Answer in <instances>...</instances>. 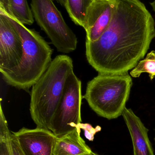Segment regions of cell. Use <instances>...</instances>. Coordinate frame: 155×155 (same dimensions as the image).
<instances>
[{"mask_svg":"<svg viewBox=\"0 0 155 155\" xmlns=\"http://www.w3.org/2000/svg\"><path fill=\"white\" fill-rule=\"evenodd\" d=\"M91 155H98V154L96 153H94V152H93V153H92V154Z\"/></svg>","mask_w":155,"mask_h":155,"instance_id":"20","label":"cell"},{"mask_svg":"<svg viewBox=\"0 0 155 155\" xmlns=\"http://www.w3.org/2000/svg\"><path fill=\"white\" fill-rule=\"evenodd\" d=\"M57 2L59 3L61 5L66 7L67 4V0H55Z\"/></svg>","mask_w":155,"mask_h":155,"instance_id":"18","label":"cell"},{"mask_svg":"<svg viewBox=\"0 0 155 155\" xmlns=\"http://www.w3.org/2000/svg\"><path fill=\"white\" fill-rule=\"evenodd\" d=\"M82 82L73 71L66 79L60 103L52 118L50 130L56 137L73 131L82 123Z\"/></svg>","mask_w":155,"mask_h":155,"instance_id":"6","label":"cell"},{"mask_svg":"<svg viewBox=\"0 0 155 155\" xmlns=\"http://www.w3.org/2000/svg\"><path fill=\"white\" fill-rule=\"evenodd\" d=\"M31 7L34 20L58 51L68 54L76 50L77 37L52 0H32Z\"/></svg>","mask_w":155,"mask_h":155,"instance_id":"5","label":"cell"},{"mask_svg":"<svg viewBox=\"0 0 155 155\" xmlns=\"http://www.w3.org/2000/svg\"><path fill=\"white\" fill-rule=\"evenodd\" d=\"M0 10L6 12L21 23L32 25L34 18L27 0H0Z\"/></svg>","mask_w":155,"mask_h":155,"instance_id":"12","label":"cell"},{"mask_svg":"<svg viewBox=\"0 0 155 155\" xmlns=\"http://www.w3.org/2000/svg\"><path fill=\"white\" fill-rule=\"evenodd\" d=\"M19 33L23 43L22 61L16 67L2 77L9 85L29 89L39 80L50 66L53 51L49 44L34 29L27 28L15 18L0 10Z\"/></svg>","mask_w":155,"mask_h":155,"instance_id":"2","label":"cell"},{"mask_svg":"<svg viewBox=\"0 0 155 155\" xmlns=\"http://www.w3.org/2000/svg\"><path fill=\"white\" fill-rule=\"evenodd\" d=\"M93 152L81 136L77 127L70 133L56 137L52 155H91Z\"/></svg>","mask_w":155,"mask_h":155,"instance_id":"11","label":"cell"},{"mask_svg":"<svg viewBox=\"0 0 155 155\" xmlns=\"http://www.w3.org/2000/svg\"><path fill=\"white\" fill-rule=\"evenodd\" d=\"M116 0H93L86 12L84 29L86 41L94 42L99 39L111 22Z\"/></svg>","mask_w":155,"mask_h":155,"instance_id":"8","label":"cell"},{"mask_svg":"<svg viewBox=\"0 0 155 155\" xmlns=\"http://www.w3.org/2000/svg\"><path fill=\"white\" fill-rule=\"evenodd\" d=\"M155 38V22L139 0H116L111 22L95 41H86V56L98 73H128L144 58Z\"/></svg>","mask_w":155,"mask_h":155,"instance_id":"1","label":"cell"},{"mask_svg":"<svg viewBox=\"0 0 155 155\" xmlns=\"http://www.w3.org/2000/svg\"><path fill=\"white\" fill-rule=\"evenodd\" d=\"M154 140H155V138H154Z\"/></svg>","mask_w":155,"mask_h":155,"instance_id":"21","label":"cell"},{"mask_svg":"<svg viewBox=\"0 0 155 155\" xmlns=\"http://www.w3.org/2000/svg\"><path fill=\"white\" fill-rule=\"evenodd\" d=\"M150 5L153 8V11H154L155 13V0H154L152 2L150 3Z\"/></svg>","mask_w":155,"mask_h":155,"instance_id":"19","label":"cell"},{"mask_svg":"<svg viewBox=\"0 0 155 155\" xmlns=\"http://www.w3.org/2000/svg\"><path fill=\"white\" fill-rule=\"evenodd\" d=\"M11 155H25L22 150L19 142L12 132Z\"/></svg>","mask_w":155,"mask_h":155,"instance_id":"17","label":"cell"},{"mask_svg":"<svg viewBox=\"0 0 155 155\" xmlns=\"http://www.w3.org/2000/svg\"><path fill=\"white\" fill-rule=\"evenodd\" d=\"M143 73H147L151 80L155 78V51H151L146 57L141 60L137 65L130 72L132 77L139 78Z\"/></svg>","mask_w":155,"mask_h":155,"instance_id":"15","label":"cell"},{"mask_svg":"<svg viewBox=\"0 0 155 155\" xmlns=\"http://www.w3.org/2000/svg\"><path fill=\"white\" fill-rule=\"evenodd\" d=\"M133 85L128 73H98L87 83L83 98L99 116L108 120L116 119L126 107Z\"/></svg>","mask_w":155,"mask_h":155,"instance_id":"4","label":"cell"},{"mask_svg":"<svg viewBox=\"0 0 155 155\" xmlns=\"http://www.w3.org/2000/svg\"><path fill=\"white\" fill-rule=\"evenodd\" d=\"M131 136L134 155H155L148 137L149 130L131 108L126 107L122 114Z\"/></svg>","mask_w":155,"mask_h":155,"instance_id":"10","label":"cell"},{"mask_svg":"<svg viewBox=\"0 0 155 155\" xmlns=\"http://www.w3.org/2000/svg\"><path fill=\"white\" fill-rule=\"evenodd\" d=\"M23 43L20 35L8 18L0 13V72L11 71L21 62Z\"/></svg>","mask_w":155,"mask_h":155,"instance_id":"7","label":"cell"},{"mask_svg":"<svg viewBox=\"0 0 155 155\" xmlns=\"http://www.w3.org/2000/svg\"><path fill=\"white\" fill-rule=\"evenodd\" d=\"M25 155H52L56 137L50 130L23 127L12 132Z\"/></svg>","mask_w":155,"mask_h":155,"instance_id":"9","label":"cell"},{"mask_svg":"<svg viewBox=\"0 0 155 155\" xmlns=\"http://www.w3.org/2000/svg\"><path fill=\"white\" fill-rule=\"evenodd\" d=\"M73 71L71 57L65 54L57 55L32 87L30 112L36 127L50 130L51 121L62 96L66 79Z\"/></svg>","mask_w":155,"mask_h":155,"instance_id":"3","label":"cell"},{"mask_svg":"<svg viewBox=\"0 0 155 155\" xmlns=\"http://www.w3.org/2000/svg\"><path fill=\"white\" fill-rule=\"evenodd\" d=\"M2 99L0 102V155H11L12 132L3 111Z\"/></svg>","mask_w":155,"mask_h":155,"instance_id":"14","label":"cell"},{"mask_svg":"<svg viewBox=\"0 0 155 155\" xmlns=\"http://www.w3.org/2000/svg\"><path fill=\"white\" fill-rule=\"evenodd\" d=\"M93 0H67L65 8L72 21L84 28L86 12Z\"/></svg>","mask_w":155,"mask_h":155,"instance_id":"13","label":"cell"},{"mask_svg":"<svg viewBox=\"0 0 155 155\" xmlns=\"http://www.w3.org/2000/svg\"><path fill=\"white\" fill-rule=\"evenodd\" d=\"M78 127L81 128V129H83L85 131V135L86 136V138L89 139V136L90 137V140L91 139L92 136H93L95 134L96 132L100 131L101 129L100 126H97L95 128H93L92 125L88 124H79Z\"/></svg>","mask_w":155,"mask_h":155,"instance_id":"16","label":"cell"}]
</instances>
